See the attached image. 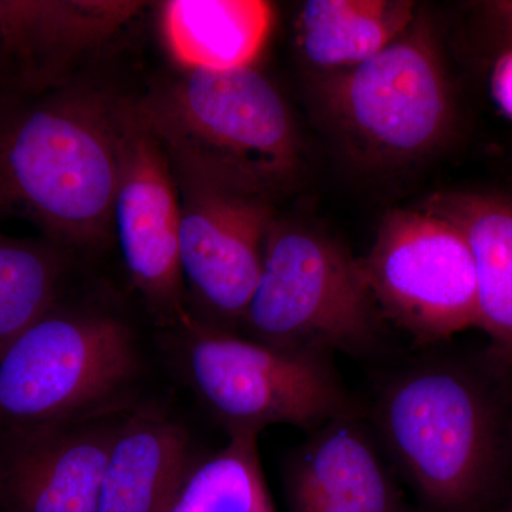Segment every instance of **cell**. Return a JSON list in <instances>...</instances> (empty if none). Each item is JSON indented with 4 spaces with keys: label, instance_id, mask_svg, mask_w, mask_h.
I'll list each match as a JSON object with an SVG mask.
<instances>
[{
    "label": "cell",
    "instance_id": "cell-1",
    "mask_svg": "<svg viewBox=\"0 0 512 512\" xmlns=\"http://www.w3.org/2000/svg\"><path fill=\"white\" fill-rule=\"evenodd\" d=\"M377 384L366 419L429 512L512 503V355L497 346L417 349Z\"/></svg>",
    "mask_w": 512,
    "mask_h": 512
},
{
    "label": "cell",
    "instance_id": "cell-2",
    "mask_svg": "<svg viewBox=\"0 0 512 512\" xmlns=\"http://www.w3.org/2000/svg\"><path fill=\"white\" fill-rule=\"evenodd\" d=\"M126 106L62 92L0 106V214L97 247L113 227Z\"/></svg>",
    "mask_w": 512,
    "mask_h": 512
},
{
    "label": "cell",
    "instance_id": "cell-3",
    "mask_svg": "<svg viewBox=\"0 0 512 512\" xmlns=\"http://www.w3.org/2000/svg\"><path fill=\"white\" fill-rule=\"evenodd\" d=\"M133 110L173 168L192 177L269 200L298 175L291 113L254 66L185 70Z\"/></svg>",
    "mask_w": 512,
    "mask_h": 512
},
{
    "label": "cell",
    "instance_id": "cell-4",
    "mask_svg": "<svg viewBox=\"0 0 512 512\" xmlns=\"http://www.w3.org/2000/svg\"><path fill=\"white\" fill-rule=\"evenodd\" d=\"M384 323L359 259L316 229L272 222L239 325L244 336L278 348L375 359L389 350Z\"/></svg>",
    "mask_w": 512,
    "mask_h": 512
},
{
    "label": "cell",
    "instance_id": "cell-5",
    "mask_svg": "<svg viewBox=\"0 0 512 512\" xmlns=\"http://www.w3.org/2000/svg\"><path fill=\"white\" fill-rule=\"evenodd\" d=\"M140 372L127 323L55 306L0 355V426L23 430L127 412Z\"/></svg>",
    "mask_w": 512,
    "mask_h": 512
},
{
    "label": "cell",
    "instance_id": "cell-6",
    "mask_svg": "<svg viewBox=\"0 0 512 512\" xmlns=\"http://www.w3.org/2000/svg\"><path fill=\"white\" fill-rule=\"evenodd\" d=\"M323 114L357 160L410 164L446 143L456 104L433 22L419 9L382 52L319 84Z\"/></svg>",
    "mask_w": 512,
    "mask_h": 512
},
{
    "label": "cell",
    "instance_id": "cell-7",
    "mask_svg": "<svg viewBox=\"0 0 512 512\" xmlns=\"http://www.w3.org/2000/svg\"><path fill=\"white\" fill-rule=\"evenodd\" d=\"M183 359L195 393L227 434L286 424L311 433L366 412L343 384L335 357L278 348L211 323L184 319Z\"/></svg>",
    "mask_w": 512,
    "mask_h": 512
},
{
    "label": "cell",
    "instance_id": "cell-8",
    "mask_svg": "<svg viewBox=\"0 0 512 512\" xmlns=\"http://www.w3.org/2000/svg\"><path fill=\"white\" fill-rule=\"evenodd\" d=\"M383 319L417 349L451 342L478 325L476 262L456 225L424 210H393L359 259Z\"/></svg>",
    "mask_w": 512,
    "mask_h": 512
},
{
    "label": "cell",
    "instance_id": "cell-9",
    "mask_svg": "<svg viewBox=\"0 0 512 512\" xmlns=\"http://www.w3.org/2000/svg\"><path fill=\"white\" fill-rule=\"evenodd\" d=\"M180 198L178 252L183 278L214 325H241L261 274L269 201L173 168Z\"/></svg>",
    "mask_w": 512,
    "mask_h": 512
},
{
    "label": "cell",
    "instance_id": "cell-10",
    "mask_svg": "<svg viewBox=\"0 0 512 512\" xmlns=\"http://www.w3.org/2000/svg\"><path fill=\"white\" fill-rule=\"evenodd\" d=\"M113 222L134 284L154 308L180 313V198L173 165L126 106Z\"/></svg>",
    "mask_w": 512,
    "mask_h": 512
},
{
    "label": "cell",
    "instance_id": "cell-11",
    "mask_svg": "<svg viewBox=\"0 0 512 512\" xmlns=\"http://www.w3.org/2000/svg\"><path fill=\"white\" fill-rule=\"evenodd\" d=\"M130 410L5 431L0 444L3 512H99L107 460Z\"/></svg>",
    "mask_w": 512,
    "mask_h": 512
},
{
    "label": "cell",
    "instance_id": "cell-12",
    "mask_svg": "<svg viewBox=\"0 0 512 512\" xmlns=\"http://www.w3.org/2000/svg\"><path fill=\"white\" fill-rule=\"evenodd\" d=\"M366 412L308 433L282 480L289 512H410Z\"/></svg>",
    "mask_w": 512,
    "mask_h": 512
},
{
    "label": "cell",
    "instance_id": "cell-13",
    "mask_svg": "<svg viewBox=\"0 0 512 512\" xmlns=\"http://www.w3.org/2000/svg\"><path fill=\"white\" fill-rule=\"evenodd\" d=\"M143 6L123 0H0V74L19 93L49 92Z\"/></svg>",
    "mask_w": 512,
    "mask_h": 512
},
{
    "label": "cell",
    "instance_id": "cell-14",
    "mask_svg": "<svg viewBox=\"0 0 512 512\" xmlns=\"http://www.w3.org/2000/svg\"><path fill=\"white\" fill-rule=\"evenodd\" d=\"M194 458L178 421L153 407L131 409L111 447L99 512H163Z\"/></svg>",
    "mask_w": 512,
    "mask_h": 512
},
{
    "label": "cell",
    "instance_id": "cell-15",
    "mask_svg": "<svg viewBox=\"0 0 512 512\" xmlns=\"http://www.w3.org/2000/svg\"><path fill=\"white\" fill-rule=\"evenodd\" d=\"M421 210L456 225L467 239L477 269V328L512 355V195L441 191Z\"/></svg>",
    "mask_w": 512,
    "mask_h": 512
},
{
    "label": "cell",
    "instance_id": "cell-16",
    "mask_svg": "<svg viewBox=\"0 0 512 512\" xmlns=\"http://www.w3.org/2000/svg\"><path fill=\"white\" fill-rule=\"evenodd\" d=\"M274 23L261 0H171L161 8V28L171 56L184 70L251 67Z\"/></svg>",
    "mask_w": 512,
    "mask_h": 512
},
{
    "label": "cell",
    "instance_id": "cell-17",
    "mask_svg": "<svg viewBox=\"0 0 512 512\" xmlns=\"http://www.w3.org/2000/svg\"><path fill=\"white\" fill-rule=\"evenodd\" d=\"M419 9L409 0H309L299 13V49L319 69H350L402 36Z\"/></svg>",
    "mask_w": 512,
    "mask_h": 512
},
{
    "label": "cell",
    "instance_id": "cell-18",
    "mask_svg": "<svg viewBox=\"0 0 512 512\" xmlns=\"http://www.w3.org/2000/svg\"><path fill=\"white\" fill-rule=\"evenodd\" d=\"M259 434H229L221 450L195 457L163 512H275Z\"/></svg>",
    "mask_w": 512,
    "mask_h": 512
},
{
    "label": "cell",
    "instance_id": "cell-19",
    "mask_svg": "<svg viewBox=\"0 0 512 512\" xmlns=\"http://www.w3.org/2000/svg\"><path fill=\"white\" fill-rule=\"evenodd\" d=\"M63 265L55 249L0 234V355L55 308Z\"/></svg>",
    "mask_w": 512,
    "mask_h": 512
},
{
    "label": "cell",
    "instance_id": "cell-20",
    "mask_svg": "<svg viewBox=\"0 0 512 512\" xmlns=\"http://www.w3.org/2000/svg\"><path fill=\"white\" fill-rule=\"evenodd\" d=\"M491 86L498 106L512 119V49L505 50L495 63Z\"/></svg>",
    "mask_w": 512,
    "mask_h": 512
},
{
    "label": "cell",
    "instance_id": "cell-21",
    "mask_svg": "<svg viewBox=\"0 0 512 512\" xmlns=\"http://www.w3.org/2000/svg\"><path fill=\"white\" fill-rule=\"evenodd\" d=\"M481 6L485 16L503 36L507 49H512V0H491Z\"/></svg>",
    "mask_w": 512,
    "mask_h": 512
},
{
    "label": "cell",
    "instance_id": "cell-22",
    "mask_svg": "<svg viewBox=\"0 0 512 512\" xmlns=\"http://www.w3.org/2000/svg\"><path fill=\"white\" fill-rule=\"evenodd\" d=\"M504 512H512V503L508 505L507 510H505Z\"/></svg>",
    "mask_w": 512,
    "mask_h": 512
},
{
    "label": "cell",
    "instance_id": "cell-23",
    "mask_svg": "<svg viewBox=\"0 0 512 512\" xmlns=\"http://www.w3.org/2000/svg\"><path fill=\"white\" fill-rule=\"evenodd\" d=\"M0 512H3V510H2V505H0Z\"/></svg>",
    "mask_w": 512,
    "mask_h": 512
}]
</instances>
